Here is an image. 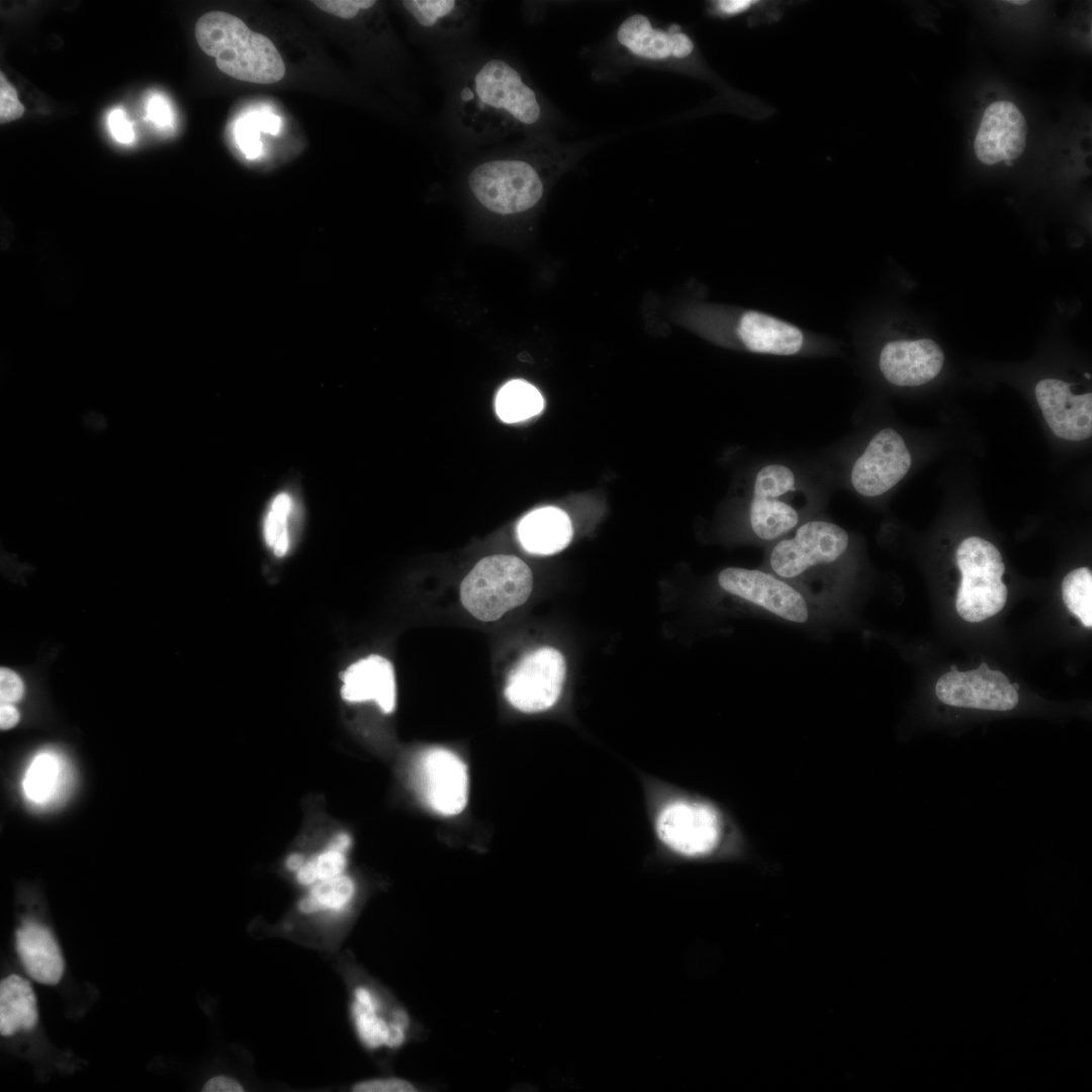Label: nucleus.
<instances>
[{
    "instance_id": "1",
    "label": "nucleus",
    "mask_w": 1092,
    "mask_h": 1092,
    "mask_svg": "<svg viewBox=\"0 0 1092 1092\" xmlns=\"http://www.w3.org/2000/svg\"><path fill=\"white\" fill-rule=\"evenodd\" d=\"M443 89L439 125L472 154L514 135L554 134L563 125L557 108L508 54L476 43L434 58Z\"/></svg>"
},
{
    "instance_id": "2",
    "label": "nucleus",
    "mask_w": 1092,
    "mask_h": 1092,
    "mask_svg": "<svg viewBox=\"0 0 1092 1092\" xmlns=\"http://www.w3.org/2000/svg\"><path fill=\"white\" fill-rule=\"evenodd\" d=\"M589 148L588 142H563L554 134L520 136L470 154L465 183L484 211L500 217L524 214L541 202L546 180L573 166Z\"/></svg>"
},
{
    "instance_id": "3",
    "label": "nucleus",
    "mask_w": 1092,
    "mask_h": 1092,
    "mask_svg": "<svg viewBox=\"0 0 1092 1092\" xmlns=\"http://www.w3.org/2000/svg\"><path fill=\"white\" fill-rule=\"evenodd\" d=\"M851 553L852 542L845 529L828 520L809 518L767 546L762 568L842 615L852 578Z\"/></svg>"
},
{
    "instance_id": "4",
    "label": "nucleus",
    "mask_w": 1092,
    "mask_h": 1092,
    "mask_svg": "<svg viewBox=\"0 0 1092 1092\" xmlns=\"http://www.w3.org/2000/svg\"><path fill=\"white\" fill-rule=\"evenodd\" d=\"M654 830L659 842L684 859L755 858L752 843L732 815L698 794L679 793L661 803Z\"/></svg>"
},
{
    "instance_id": "5",
    "label": "nucleus",
    "mask_w": 1092,
    "mask_h": 1092,
    "mask_svg": "<svg viewBox=\"0 0 1092 1092\" xmlns=\"http://www.w3.org/2000/svg\"><path fill=\"white\" fill-rule=\"evenodd\" d=\"M195 38L199 48L215 59L217 68L235 79L272 84L285 74L284 62L274 43L230 13L203 14L196 22Z\"/></svg>"
},
{
    "instance_id": "6",
    "label": "nucleus",
    "mask_w": 1092,
    "mask_h": 1092,
    "mask_svg": "<svg viewBox=\"0 0 1092 1092\" xmlns=\"http://www.w3.org/2000/svg\"><path fill=\"white\" fill-rule=\"evenodd\" d=\"M615 43L632 62L671 69L701 79L728 96L736 109L746 94L729 88L708 66L695 39L679 25L656 26L642 13L627 16L615 32Z\"/></svg>"
},
{
    "instance_id": "7",
    "label": "nucleus",
    "mask_w": 1092,
    "mask_h": 1092,
    "mask_svg": "<svg viewBox=\"0 0 1092 1092\" xmlns=\"http://www.w3.org/2000/svg\"><path fill=\"white\" fill-rule=\"evenodd\" d=\"M813 508L811 491L790 466L765 464L752 482L746 510L747 535L768 546L808 520Z\"/></svg>"
},
{
    "instance_id": "8",
    "label": "nucleus",
    "mask_w": 1092,
    "mask_h": 1092,
    "mask_svg": "<svg viewBox=\"0 0 1092 1092\" xmlns=\"http://www.w3.org/2000/svg\"><path fill=\"white\" fill-rule=\"evenodd\" d=\"M718 584L723 592L762 615L797 625L817 624L841 615L812 601L796 586L763 568L727 567L718 574Z\"/></svg>"
},
{
    "instance_id": "9",
    "label": "nucleus",
    "mask_w": 1092,
    "mask_h": 1092,
    "mask_svg": "<svg viewBox=\"0 0 1092 1092\" xmlns=\"http://www.w3.org/2000/svg\"><path fill=\"white\" fill-rule=\"evenodd\" d=\"M533 587L529 566L514 555L479 560L460 585V600L476 619L491 622L523 605Z\"/></svg>"
},
{
    "instance_id": "10",
    "label": "nucleus",
    "mask_w": 1092,
    "mask_h": 1092,
    "mask_svg": "<svg viewBox=\"0 0 1092 1092\" xmlns=\"http://www.w3.org/2000/svg\"><path fill=\"white\" fill-rule=\"evenodd\" d=\"M412 36L434 58L476 44L483 3L475 0H402Z\"/></svg>"
},
{
    "instance_id": "11",
    "label": "nucleus",
    "mask_w": 1092,
    "mask_h": 1092,
    "mask_svg": "<svg viewBox=\"0 0 1092 1092\" xmlns=\"http://www.w3.org/2000/svg\"><path fill=\"white\" fill-rule=\"evenodd\" d=\"M957 564L962 573L956 608L966 621L977 623L1000 612L1007 587L1001 581L1005 564L999 550L980 537H969L959 546Z\"/></svg>"
},
{
    "instance_id": "12",
    "label": "nucleus",
    "mask_w": 1092,
    "mask_h": 1092,
    "mask_svg": "<svg viewBox=\"0 0 1092 1092\" xmlns=\"http://www.w3.org/2000/svg\"><path fill=\"white\" fill-rule=\"evenodd\" d=\"M563 655L551 647L526 654L508 676L505 696L524 713L548 710L556 704L565 678Z\"/></svg>"
},
{
    "instance_id": "13",
    "label": "nucleus",
    "mask_w": 1092,
    "mask_h": 1092,
    "mask_svg": "<svg viewBox=\"0 0 1092 1092\" xmlns=\"http://www.w3.org/2000/svg\"><path fill=\"white\" fill-rule=\"evenodd\" d=\"M1019 685L1010 684L999 670L983 662L977 669L948 671L935 685V695L944 705L991 712L1013 710L1019 702Z\"/></svg>"
},
{
    "instance_id": "14",
    "label": "nucleus",
    "mask_w": 1092,
    "mask_h": 1092,
    "mask_svg": "<svg viewBox=\"0 0 1092 1092\" xmlns=\"http://www.w3.org/2000/svg\"><path fill=\"white\" fill-rule=\"evenodd\" d=\"M415 780L425 803L435 812L454 816L468 798V774L463 760L451 750L434 747L416 761Z\"/></svg>"
},
{
    "instance_id": "15",
    "label": "nucleus",
    "mask_w": 1092,
    "mask_h": 1092,
    "mask_svg": "<svg viewBox=\"0 0 1092 1092\" xmlns=\"http://www.w3.org/2000/svg\"><path fill=\"white\" fill-rule=\"evenodd\" d=\"M911 462L902 436L891 428L882 429L853 462L850 484L862 496L882 495L902 480Z\"/></svg>"
},
{
    "instance_id": "16",
    "label": "nucleus",
    "mask_w": 1092,
    "mask_h": 1092,
    "mask_svg": "<svg viewBox=\"0 0 1092 1092\" xmlns=\"http://www.w3.org/2000/svg\"><path fill=\"white\" fill-rule=\"evenodd\" d=\"M1026 120L1011 101L998 100L984 111L974 142L980 162L1011 165L1023 153L1026 145Z\"/></svg>"
},
{
    "instance_id": "17",
    "label": "nucleus",
    "mask_w": 1092,
    "mask_h": 1092,
    "mask_svg": "<svg viewBox=\"0 0 1092 1092\" xmlns=\"http://www.w3.org/2000/svg\"><path fill=\"white\" fill-rule=\"evenodd\" d=\"M1035 397L1054 434L1082 441L1092 434V394H1074L1071 383L1045 378L1035 386Z\"/></svg>"
},
{
    "instance_id": "18",
    "label": "nucleus",
    "mask_w": 1092,
    "mask_h": 1092,
    "mask_svg": "<svg viewBox=\"0 0 1092 1092\" xmlns=\"http://www.w3.org/2000/svg\"><path fill=\"white\" fill-rule=\"evenodd\" d=\"M943 361L942 350L930 339L898 340L883 347L879 367L894 385L918 386L935 378Z\"/></svg>"
},
{
    "instance_id": "19",
    "label": "nucleus",
    "mask_w": 1092,
    "mask_h": 1092,
    "mask_svg": "<svg viewBox=\"0 0 1092 1092\" xmlns=\"http://www.w3.org/2000/svg\"><path fill=\"white\" fill-rule=\"evenodd\" d=\"M342 698L347 702L374 701L384 713L395 708L396 691L392 664L370 655L351 664L343 674Z\"/></svg>"
},
{
    "instance_id": "20",
    "label": "nucleus",
    "mask_w": 1092,
    "mask_h": 1092,
    "mask_svg": "<svg viewBox=\"0 0 1092 1092\" xmlns=\"http://www.w3.org/2000/svg\"><path fill=\"white\" fill-rule=\"evenodd\" d=\"M15 946L27 975L34 981L56 985L62 979L65 965L60 946L44 926L24 922L15 932Z\"/></svg>"
},
{
    "instance_id": "21",
    "label": "nucleus",
    "mask_w": 1092,
    "mask_h": 1092,
    "mask_svg": "<svg viewBox=\"0 0 1092 1092\" xmlns=\"http://www.w3.org/2000/svg\"><path fill=\"white\" fill-rule=\"evenodd\" d=\"M738 336L749 351L762 354L795 355L804 345V335L800 329L755 310L742 314Z\"/></svg>"
},
{
    "instance_id": "22",
    "label": "nucleus",
    "mask_w": 1092,
    "mask_h": 1092,
    "mask_svg": "<svg viewBox=\"0 0 1092 1092\" xmlns=\"http://www.w3.org/2000/svg\"><path fill=\"white\" fill-rule=\"evenodd\" d=\"M572 534L568 515L556 507H543L528 513L517 527L522 547L536 555L561 551L570 543Z\"/></svg>"
},
{
    "instance_id": "23",
    "label": "nucleus",
    "mask_w": 1092,
    "mask_h": 1092,
    "mask_svg": "<svg viewBox=\"0 0 1092 1092\" xmlns=\"http://www.w3.org/2000/svg\"><path fill=\"white\" fill-rule=\"evenodd\" d=\"M70 782L68 762L60 753L46 749L32 757L21 786L28 803L44 808L59 803L66 796Z\"/></svg>"
},
{
    "instance_id": "24",
    "label": "nucleus",
    "mask_w": 1092,
    "mask_h": 1092,
    "mask_svg": "<svg viewBox=\"0 0 1092 1092\" xmlns=\"http://www.w3.org/2000/svg\"><path fill=\"white\" fill-rule=\"evenodd\" d=\"M36 998L27 980L10 975L0 984V1033L9 1036L33 1028L37 1022Z\"/></svg>"
},
{
    "instance_id": "25",
    "label": "nucleus",
    "mask_w": 1092,
    "mask_h": 1092,
    "mask_svg": "<svg viewBox=\"0 0 1092 1092\" xmlns=\"http://www.w3.org/2000/svg\"><path fill=\"white\" fill-rule=\"evenodd\" d=\"M793 3L777 0H713L706 3V12L720 20L744 18L747 25L752 27L780 21L786 8Z\"/></svg>"
},
{
    "instance_id": "26",
    "label": "nucleus",
    "mask_w": 1092,
    "mask_h": 1092,
    "mask_svg": "<svg viewBox=\"0 0 1092 1092\" xmlns=\"http://www.w3.org/2000/svg\"><path fill=\"white\" fill-rule=\"evenodd\" d=\"M544 399L540 391L529 382L511 380L498 391L495 411L498 418L509 424L528 420L542 412Z\"/></svg>"
},
{
    "instance_id": "27",
    "label": "nucleus",
    "mask_w": 1092,
    "mask_h": 1092,
    "mask_svg": "<svg viewBox=\"0 0 1092 1092\" xmlns=\"http://www.w3.org/2000/svg\"><path fill=\"white\" fill-rule=\"evenodd\" d=\"M355 884L342 874L315 883L309 894L299 903L301 912L310 914L321 910H343L353 899Z\"/></svg>"
},
{
    "instance_id": "28",
    "label": "nucleus",
    "mask_w": 1092,
    "mask_h": 1092,
    "mask_svg": "<svg viewBox=\"0 0 1092 1092\" xmlns=\"http://www.w3.org/2000/svg\"><path fill=\"white\" fill-rule=\"evenodd\" d=\"M1063 600L1069 611L1076 615L1082 624L1092 626V573L1088 567H1079L1069 572L1062 582Z\"/></svg>"
},
{
    "instance_id": "29",
    "label": "nucleus",
    "mask_w": 1092,
    "mask_h": 1092,
    "mask_svg": "<svg viewBox=\"0 0 1092 1092\" xmlns=\"http://www.w3.org/2000/svg\"><path fill=\"white\" fill-rule=\"evenodd\" d=\"M292 510V499L288 493L277 494L269 508L264 521V537L267 545L276 556H284L289 549L288 519Z\"/></svg>"
},
{
    "instance_id": "30",
    "label": "nucleus",
    "mask_w": 1092,
    "mask_h": 1092,
    "mask_svg": "<svg viewBox=\"0 0 1092 1092\" xmlns=\"http://www.w3.org/2000/svg\"><path fill=\"white\" fill-rule=\"evenodd\" d=\"M345 853L329 845L326 850L305 860L297 871V881L308 886L342 875L347 864Z\"/></svg>"
},
{
    "instance_id": "31",
    "label": "nucleus",
    "mask_w": 1092,
    "mask_h": 1092,
    "mask_svg": "<svg viewBox=\"0 0 1092 1092\" xmlns=\"http://www.w3.org/2000/svg\"><path fill=\"white\" fill-rule=\"evenodd\" d=\"M379 1009H366L355 1002L352 1007L358 1035L363 1043L370 1049H377L382 1045L388 1046L389 1044L391 1026L394 1020L393 1014L392 1020L387 1022L378 1014Z\"/></svg>"
},
{
    "instance_id": "32",
    "label": "nucleus",
    "mask_w": 1092,
    "mask_h": 1092,
    "mask_svg": "<svg viewBox=\"0 0 1092 1092\" xmlns=\"http://www.w3.org/2000/svg\"><path fill=\"white\" fill-rule=\"evenodd\" d=\"M260 130L262 125L256 112L242 118L237 124L238 144L249 159H255L261 154Z\"/></svg>"
},
{
    "instance_id": "33",
    "label": "nucleus",
    "mask_w": 1092,
    "mask_h": 1092,
    "mask_svg": "<svg viewBox=\"0 0 1092 1092\" xmlns=\"http://www.w3.org/2000/svg\"><path fill=\"white\" fill-rule=\"evenodd\" d=\"M24 107L20 103L15 88L8 82L3 72L0 73V122L6 123L22 116Z\"/></svg>"
},
{
    "instance_id": "34",
    "label": "nucleus",
    "mask_w": 1092,
    "mask_h": 1092,
    "mask_svg": "<svg viewBox=\"0 0 1092 1092\" xmlns=\"http://www.w3.org/2000/svg\"><path fill=\"white\" fill-rule=\"evenodd\" d=\"M373 0H314L320 9L342 19H352L360 9L369 6Z\"/></svg>"
},
{
    "instance_id": "35",
    "label": "nucleus",
    "mask_w": 1092,
    "mask_h": 1092,
    "mask_svg": "<svg viewBox=\"0 0 1092 1092\" xmlns=\"http://www.w3.org/2000/svg\"><path fill=\"white\" fill-rule=\"evenodd\" d=\"M148 118L158 127L166 128L172 125L173 113L166 97L160 93H153L147 101Z\"/></svg>"
},
{
    "instance_id": "36",
    "label": "nucleus",
    "mask_w": 1092,
    "mask_h": 1092,
    "mask_svg": "<svg viewBox=\"0 0 1092 1092\" xmlns=\"http://www.w3.org/2000/svg\"><path fill=\"white\" fill-rule=\"evenodd\" d=\"M24 686L20 676L13 670L2 667L0 670L1 703L14 704L21 700Z\"/></svg>"
},
{
    "instance_id": "37",
    "label": "nucleus",
    "mask_w": 1092,
    "mask_h": 1092,
    "mask_svg": "<svg viewBox=\"0 0 1092 1092\" xmlns=\"http://www.w3.org/2000/svg\"><path fill=\"white\" fill-rule=\"evenodd\" d=\"M357 1092H412L416 1091L414 1085L398 1078L369 1080L356 1084L353 1087Z\"/></svg>"
},
{
    "instance_id": "38",
    "label": "nucleus",
    "mask_w": 1092,
    "mask_h": 1092,
    "mask_svg": "<svg viewBox=\"0 0 1092 1092\" xmlns=\"http://www.w3.org/2000/svg\"><path fill=\"white\" fill-rule=\"evenodd\" d=\"M108 127L112 136L120 144H130L134 140L132 124L121 108H114L108 115Z\"/></svg>"
},
{
    "instance_id": "39",
    "label": "nucleus",
    "mask_w": 1092,
    "mask_h": 1092,
    "mask_svg": "<svg viewBox=\"0 0 1092 1092\" xmlns=\"http://www.w3.org/2000/svg\"><path fill=\"white\" fill-rule=\"evenodd\" d=\"M204 1092H243L242 1086L234 1079L226 1076H216L208 1080L203 1086Z\"/></svg>"
},
{
    "instance_id": "40",
    "label": "nucleus",
    "mask_w": 1092,
    "mask_h": 1092,
    "mask_svg": "<svg viewBox=\"0 0 1092 1092\" xmlns=\"http://www.w3.org/2000/svg\"><path fill=\"white\" fill-rule=\"evenodd\" d=\"M20 715L18 710L13 704L1 703L0 706V727L2 730H7L14 727L19 721Z\"/></svg>"
},
{
    "instance_id": "41",
    "label": "nucleus",
    "mask_w": 1092,
    "mask_h": 1092,
    "mask_svg": "<svg viewBox=\"0 0 1092 1092\" xmlns=\"http://www.w3.org/2000/svg\"><path fill=\"white\" fill-rule=\"evenodd\" d=\"M351 843H352V840H351L350 835L345 833V832H341V833L336 834L332 838L329 845L332 846V847H335L337 849L347 851L349 849V847L351 846Z\"/></svg>"
},
{
    "instance_id": "42",
    "label": "nucleus",
    "mask_w": 1092,
    "mask_h": 1092,
    "mask_svg": "<svg viewBox=\"0 0 1092 1092\" xmlns=\"http://www.w3.org/2000/svg\"><path fill=\"white\" fill-rule=\"evenodd\" d=\"M305 862V858L300 853H292L286 859V867L292 872H297Z\"/></svg>"
},
{
    "instance_id": "43",
    "label": "nucleus",
    "mask_w": 1092,
    "mask_h": 1092,
    "mask_svg": "<svg viewBox=\"0 0 1092 1092\" xmlns=\"http://www.w3.org/2000/svg\"><path fill=\"white\" fill-rule=\"evenodd\" d=\"M1027 2L1028 1H1026V0H1011V1L1009 0V1H1007V3L1014 4V5H1023V4H1026Z\"/></svg>"
},
{
    "instance_id": "44",
    "label": "nucleus",
    "mask_w": 1092,
    "mask_h": 1092,
    "mask_svg": "<svg viewBox=\"0 0 1092 1092\" xmlns=\"http://www.w3.org/2000/svg\"><path fill=\"white\" fill-rule=\"evenodd\" d=\"M957 670H958V668L956 667V665H951L950 671H957Z\"/></svg>"
}]
</instances>
